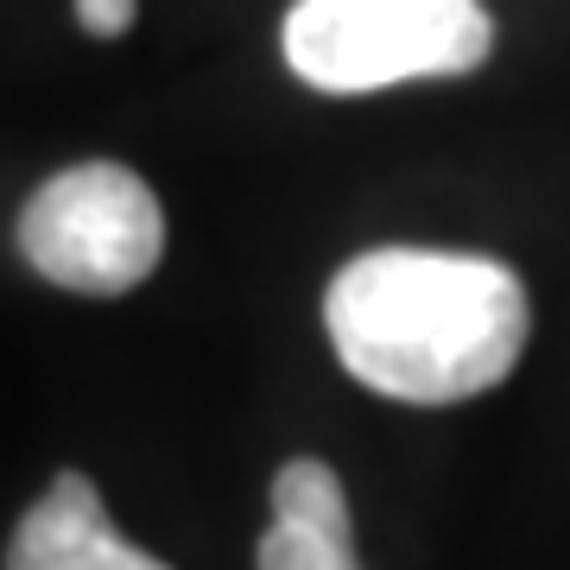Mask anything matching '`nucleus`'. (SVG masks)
Segmentation results:
<instances>
[{
  "mask_svg": "<svg viewBox=\"0 0 570 570\" xmlns=\"http://www.w3.org/2000/svg\"><path fill=\"white\" fill-rule=\"evenodd\" d=\"M261 570H362L355 564V527H348L343 475L317 456H292L273 475V527H266Z\"/></svg>",
  "mask_w": 570,
  "mask_h": 570,
  "instance_id": "39448f33",
  "label": "nucleus"
},
{
  "mask_svg": "<svg viewBox=\"0 0 570 570\" xmlns=\"http://www.w3.org/2000/svg\"><path fill=\"white\" fill-rule=\"evenodd\" d=\"M324 330L362 387L406 406H463L513 374L532 311L520 273L489 254L374 247L330 279Z\"/></svg>",
  "mask_w": 570,
  "mask_h": 570,
  "instance_id": "f257e3e1",
  "label": "nucleus"
},
{
  "mask_svg": "<svg viewBox=\"0 0 570 570\" xmlns=\"http://www.w3.org/2000/svg\"><path fill=\"white\" fill-rule=\"evenodd\" d=\"M494 51L482 0H298L285 63L324 96H374L419 77H469Z\"/></svg>",
  "mask_w": 570,
  "mask_h": 570,
  "instance_id": "f03ea898",
  "label": "nucleus"
},
{
  "mask_svg": "<svg viewBox=\"0 0 570 570\" xmlns=\"http://www.w3.org/2000/svg\"><path fill=\"white\" fill-rule=\"evenodd\" d=\"M7 570H171V564L127 546L108 520L96 482L63 469L20 520L13 546H7Z\"/></svg>",
  "mask_w": 570,
  "mask_h": 570,
  "instance_id": "20e7f679",
  "label": "nucleus"
},
{
  "mask_svg": "<svg viewBox=\"0 0 570 570\" xmlns=\"http://www.w3.org/2000/svg\"><path fill=\"white\" fill-rule=\"evenodd\" d=\"M20 254L32 273L82 298H121L165 254V209L140 171L82 159L45 178L20 209Z\"/></svg>",
  "mask_w": 570,
  "mask_h": 570,
  "instance_id": "7ed1b4c3",
  "label": "nucleus"
}]
</instances>
